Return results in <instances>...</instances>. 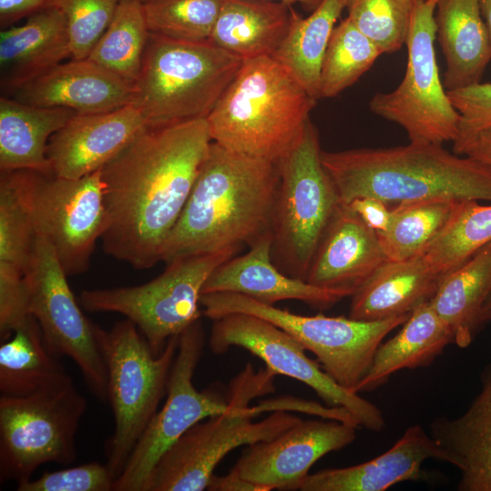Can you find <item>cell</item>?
<instances>
[{"instance_id": "f546056e", "label": "cell", "mask_w": 491, "mask_h": 491, "mask_svg": "<svg viewBox=\"0 0 491 491\" xmlns=\"http://www.w3.org/2000/svg\"><path fill=\"white\" fill-rule=\"evenodd\" d=\"M73 382L31 315L0 346V396L23 397Z\"/></svg>"}, {"instance_id": "e0dca14e", "label": "cell", "mask_w": 491, "mask_h": 491, "mask_svg": "<svg viewBox=\"0 0 491 491\" xmlns=\"http://www.w3.org/2000/svg\"><path fill=\"white\" fill-rule=\"evenodd\" d=\"M357 428L335 419H301L274 438L249 446L231 471L259 491L296 490L317 460L352 444Z\"/></svg>"}, {"instance_id": "f907efd6", "label": "cell", "mask_w": 491, "mask_h": 491, "mask_svg": "<svg viewBox=\"0 0 491 491\" xmlns=\"http://www.w3.org/2000/svg\"><path fill=\"white\" fill-rule=\"evenodd\" d=\"M285 2L289 5L301 4L305 8L314 11L321 3L322 0H276Z\"/></svg>"}, {"instance_id": "8d00e7d4", "label": "cell", "mask_w": 491, "mask_h": 491, "mask_svg": "<svg viewBox=\"0 0 491 491\" xmlns=\"http://www.w3.org/2000/svg\"><path fill=\"white\" fill-rule=\"evenodd\" d=\"M346 17L335 26L321 67L320 98H332L352 85L382 55Z\"/></svg>"}, {"instance_id": "e575fe53", "label": "cell", "mask_w": 491, "mask_h": 491, "mask_svg": "<svg viewBox=\"0 0 491 491\" xmlns=\"http://www.w3.org/2000/svg\"><path fill=\"white\" fill-rule=\"evenodd\" d=\"M149 34L141 1L120 0L113 19L87 58L134 85Z\"/></svg>"}, {"instance_id": "30bf717a", "label": "cell", "mask_w": 491, "mask_h": 491, "mask_svg": "<svg viewBox=\"0 0 491 491\" xmlns=\"http://www.w3.org/2000/svg\"><path fill=\"white\" fill-rule=\"evenodd\" d=\"M241 248L181 256L166 263L155 279L139 286L83 290L82 307L91 313L112 312L131 320L146 339L154 355L167 341L200 319L204 285L213 271Z\"/></svg>"}, {"instance_id": "f6af8a7d", "label": "cell", "mask_w": 491, "mask_h": 491, "mask_svg": "<svg viewBox=\"0 0 491 491\" xmlns=\"http://www.w3.org/2000/svg\"><path fill=\"white\" fill-rule=\"evenodd\" d=\"M52 7V0H0V25L10 27L21 18Z\"/></svg>"}, {"instance_id": "2e32d148", "label": "cell", "mask_w": 491, "mask_h": 491, "mask_svg": "<svg viewBox=\"0 0 491 491\" xmlns=\"http://www.w3.org/2000/svg\"><path fill=\"white\" fill-rule=\"evenodd\" d=\"M31 204L35 234L50 242L66 276L85 273L107 225L101 169L76 179L35 171Z\"/></svg>"}, {"instance_id": "f35d334b", "label": "cell", "mask_w": 491, "mask_h": 491, "mask_svg": "<svg viewBox=\"0 0 491 491\" xmlns=\"http://www.w3.org/2000/svg\"><path fill=\"white\" fill-rule=\"evenodd\" d=\"M414 0H347V18L383 54L406 44Z\"/></svg>"}, {"instance_id": "7a4b0ae2", "label": "cell", "mask_w": 491, "mask_h": 491, "mask_svg": "<svg viewBox=\"0 0 491 491\" xmlns=\"http://www.w3.org/2000/svg\"><path fill=\"white\" fill-rule=\"evenodd\" d=\"M279 184L276 163L212 142L161 261L254 246L271 235Z\"/></svg>"}, {"instance_id": "ba28073f", "label": "cell", "mask_w": 491, "mask_h": 491, "mask_svg": "<svg viewBox=\"0 0 491 491\" xmlns=\"http://www.w3.org/2000/svg\"><path fill=\"white\" fill-rule=\"evenodd\" d=\"M310 119L276 162L279 174L271 220V258L284 274L306 280L316 249L340 200L322 160Z\"/></svg>"}, {"instance_id": "603a6c76", "label": "cell", "mask_w": 491, "mask_h": 491, "mask_svg": "<svg viewBox=\"0 0 491 491\" xmlns=\"http://www.w3.org/2000/svg\"><path fill=\"white\" fill-rule=\"evenodd\" d=\"M479 378L480 391L462 415L440 416L429 426L442 461L460 472L458 491H491V362Z\"/></svg>"}, {"instance_id": "bcb514c9", "label": "cell", "mask_w": 491, "mask_h": 491, "mask_svg": "<svg viewBox=\"0 0 491 491\" xmlns=\"http://www.w3.org/2000/svg\"><path fill=\"white\" fill-rule=\"evenodd\" d=\"M453 151L491 166V127L481 130Z\"/></svg>"}, {"instance_id": "83f0119b", "label": "cell", "mask_w": 491, "mask_h": 491, "mask_svg": "<svg viewBox=\"0 0 491 491\" xmlns=\"http://www.w3.org/2000/svg\"><path fill=\"white\" fill-rule=\"evenodd\" d=\"M451 343H454L452 333L431 302L419 305L402 324L399 332L377 347L356 392L375 390L400 370L430 366Z\"/></svg>"}, {"instance_id": "ac0fdd59", "label": "cell", "mask_w": 491, "mask_h": 491, "mask_svg": "<svg viewBox=\"0 0 491 491\" xmlns=\"http://www.w3.org/2000/svg\"><path fill=\"white\" fill-rule=\"evenodd\" d=\"M146 126L132 104L95 114H75L49 139L51 174L76 179L101 169Z\"/></svg>"}, {"instance_id": "484cf974", "label": "cell", "mask_w": 491, "mask_h": 491, "mask_svg": "<svg viewBox=\"0 0 491 491\" xmlns=\"http://www.w3.org/2000/svg\"><path fill=\"white\" fill-rule=\"evenodd\" d=\"M436 35L446 62V91L480 83L491 60V42L479 0H439Z\"/></svg>"}, {"instance_id": "7dc6e473", "label": "cell", "mask_w": 491, "mask_h": 491, "mask_svg": "<svg viewBox=\"0 0 491 491\" xmlns=\"http://www.w3.org/2000/svg\"><path fill=\"white\" fill-rule=\"evenodd\" d=\"M210 491H259L258 487L230 471L225 476H212L207 488Z\"/></svg>"}, {"instance_id": "9a60e30c", "label": "cell", "mask_w": 491, "mask_h": 491, "mask_svg": "<svg viewBox=\"0 0 491 491\" xmlns=\"http://www.w3.org/2000/svg\"><path fill=\"white\" fill-rule=\"evenodd\" d=\"M217 355L232 346L242 347L260 358L276 376L283 375L311 387L329 406L346 409L358 426L380 432L386 426L383 412L359 393L338 385L303 346L273 323L254 315L234 313L213 320L209 338Z\"/></svg>"}, {"instance_id": "4dcf8cb0", "label": "cell", "mask_w": 491, "mask_h": 491, "mask_svg": "<svg viewBox=\"0 0 491 491\" xmlns=\"http://www.w3.org/2000/svg\"><path fill=\"white\" fill-rule=\"evenodd\" d=\"M490 292L491 242L442 276L430 300L457 346L466 348L474 341L482 326L480 313Z\"/></svg>"}, {"instance_id": "7c38bea8", "label": "cell", "mask_w": 491, "mask_h": 491, "mask_svg": "<svg viewBox=\"0 0 491 491\" xmlns=\"http://www.w3.org/2000/svg\"><path fill=\"white\" fill-rule=\"evenodd\" d=\"M438 1L414 0L403 80L369 102L372 113L400 125L415 144L454 142L459 132L460 115L441 82L435 51Z\"/></svg>"}, {"instance_id": "d6a6232c", "label": "cell", "mask_w": 491, "mask_h": 491, "mask_svg": "<svg viewBox=\"0 0 491 491\" xmlns=\"http://www.w3.org/2000/svg\"><path fill=\"white\" fill-rule=\"evenodd\" d=\"M460 201L433 199L392 205V220L377 237L386 260L401 261L422 254L446 225Z\"/></svg>"}, {"instance_id": "ab89813d", "label": "cell", "mask_w": 491, "mask_h": 491, "mask_svg": "<svg viewBox=\"0 0 491 491\" xmlns=\"http://www.w3.org/2000/svg\"><path fill=\"white\" fill-rule=\"evenodd\" d=\"M120 0H52L65 16L72 59L87 58L109 25Z\"/></svg>"}, {"instance_id": "3957f363", "label": "cell", "mask_w": 491, "mask_h": 491, "mask_svg": "<svg viewBox=\"0 0 491 491\" xmlns=\"http://www.w3.org/2000/svg\"><path fill=\"white\" fill-rule=\"evenodd\" d=\"M340 203L372 196L390 205L448 199L491 202V166L443 145L321 152Z\"/></svg>"}, {"instance_id": "4fadbf2b", "label": "cell", "mask_w": 491, "mask_h": 491, "mask_svg": "<svg viewBox=\"0 0 491 491\" xmlns=\"http://www.w3.org/2000/svg\"><path fill=\"white\" fill-rule=\"evenodd\" d=\"M50 242L36 235L24 278L28 311L56 356L70 357L90 391L107 401V371L96 338V325L82 312Z\"/></svg>"}, {"instance_id": "f1b7e54d", "label": "cell", "mask_w": 491, "mask_h": 491, "mask_svg": "<svg viewBox=\"0 0 491 491\" xmlns=\"http://www.w3.org/2000/svg\"><path fill=\"white\" fill-rule=\"evenodd\" d=\"M75 114L65 107L36 106L1 96L0 170L51 174L48 141Z\"/></svg>"}, {"instance_id": "8fae6325", "label": "cell", "mask_w": 491, "mask_h": 491, "mask_svg": "<svg viewBox=\"0 0 491 491\" xmlns=\"http://www.w3.org/2000/svg\"><path fill=\"white\" fill-rule=\"evenodd\" d=\"M86 400L74 383L23 397L0 396V480L32 478L46 463L70 465Z\"/></svg>"}, {"instance_id": "836d02e7", "label": "cell", "mask_w": 491, "mask_h": 491, "mask_svg": "<svg viewBox=\"0 0 491 491\" xmlns=\"http://www.w3.org/2000/svg\"><path fill=\"white\" fill-rule=\"evenodd\" d=\"M34 172L1 171L0 175V264L24 274L36 236L31 204Z\"/></svg>"}, {"instance_id": "8992f818", "label": "cell", "mask_w": 491, "mask_h": 491, "mask_svg": "<svg viewBox=\"0 0 491 491\" xmlns=\"http://www.w3.org/2000/svg\"><path fill=\"white\" fill-rule=\"evenodd\" d=\"M242 63L209 40L150 33L131 104L149 127L206 119Z\"/></svg>"}, {"instance_id": "1f68e13d", "label": "cell", "mask_w": 491, "mask_h": 491, "mask_svg": "<svg viewBox=\"0 0 491 491\" xmlns=\"http://www.w3.org/2000/svg\"><path fill=\"white\" fill-rule=\"evenodd\" d=\"M346 5L347 0H322L306 18L296 13L287 35L272 55L316 100L323 59Z\"/></svg>"}, {"instance_id": "60d3db41", "label": "cell", "mask_w": 491, "mask_h": 491, "mask_svg": "<svg viewBox=\"0 0 491 491\" xmlns=\"http://www.w3.org/2000/svg\"><path fill=\"white\" fill-rule=\"evenodd\" d=\"M115 479L106 464L90 462L16 484L17 491H112Z\"/></svg>"}, {"instance_id": "816d5d0a", "label": "cell", "mask_w": 491, "mask_h": 491, "mask_svg": "<svg viewBox=\"0 0 491 491\" xmlns=\"http://www.w3.org/2000/svg\"><path fill=\"white\" fill-rule=\"evenodd\" d=\"M139 1H142V0H139Z\"/></svg>"}, {"instance_id": "ffe728a7", "label": "cell", "mask_w": 491, "mask_h": 491, "mask_svg": "<svg viewBox=\"0 0 491 491\" xmlns=\"http://www.w3.org/2000/svg\"><path fill=\"white\" fill-rule=\"evenodd\" d=\"M235 293L260 303L275 306L284 300H298L312 307L326 309L349 294L314 286L280 271L271 258V235L215 268L205 281L202 295Z\"/></svg>"}, {"instance_id": "cb8c5ba5", "label": "cell", "mask_w": 491, "mask_h": 491, "mask_svg": "<svg viewBox=\"0 0 491 491\" xmlns=\"http://www.w3.org/2000/svg\"><path fill=\"white\" fill-rule=\"evenodd\" d=\"M71 57L65 19L56 7L39 11L0 34V85L5 96Z\"/></svg>"}, {"instance_id": "b9f144b4", "label": "cell", "mask_w": 491, "mask_h": 491, "mask_svg": "<svg viewBox=\"0 0 491 491\" xmlns=\"http://www.w3.org/2000/svg\"><path fill=\"white\" fill-rule=\"evenodd\" d=\"M460 115L459 132L453 150L483 129L491 127V82L446 91Z\"/></svg>"}, {"instance_id": "d6986e66", "label": "cell", "mask_w": 491, "mask_h": 491, "mask_svg": "<svg viewBox=\"0 0 491 491\" xmlns=\"http://www.w3.org/2000/svg\"><path fill=\"white\" fill-rule=\"evenodd\" d=\"M385 261L376 232L348 205L340 203L316 249L306 281L351 296Z\"/></svg>"}, {"instance_id": "52a82bcc", "label": "cell", "mask_w": 491, "mask_h": 491, "mask_svg": "<svg viewBox=\"0 0 491 491\" xmlns=\"http://www.w3.org/2000/svg\"><path fill=\"white\" fill-rule=\"evenodd\" d=\"M96 338L107 371V401L115 429L105 445L108 468L121 475L134 447L166 395L179 336H172L155 356L138 327L129 319L110 330L96 325Z\"/></svg>"}, {"instance_id": "9c48e42d", "label": "cell", "mask_w": 491, "mask_h": 491, "mask_svg": "<svg viewBox=\"0 0 491 491\" xmlns=\"http://www.w3.org/2000/svg\"><path fill=\"white\" fill-rule=\"evenodd\" d=\"M200 304L203 315L212 321L242 313L273 323L312 352L338 385L355 393L384 338L411 314L375 321L322 314L302 316L235 293L203 294Z\"/></svg>"}, {"instance_id": "74e56055", "label": "cell", "mask_w": 491, "mask_h": 491, "mask_svg": "<svg viewBox=\"0 0 491 491\" xmlns=\"http://www.w3.org/2000/svg\"><path fill=\"white\" fill-rule=\"evenodd\" d=\"M225 0H142L150 33L173 39L209 40Z\"/></svg>"}, {"instance_id": "4316f807", "label": "cell", "mask_w": 491, "mask_h": 491, "mask_svg": "<svg viewBox=\"0 0 491 491\" xmlns=\"http://www.w3.org/2000/svg\"><path fill=\"white\" fill-rule=\"evenodd\" d=\"M291 5L276 0H225L209 41L243 61L272 56L296 13Z\"/></svg>"}, {"instance_id": "5b68a950", "label": "cell", "mask_w": 491, "mask_h": 491, "mask_svg": "<svg viewBox=\"0 0 491 491\" xmlns=\"http://www.w3.org/2000/svg\"><path fill=\"white\" fill-rule=\"evenodd\" d=\"M276 375L266 367L255 372L251 365L236 376L228 394L229 407L185 431L159 458L145 491H203L220 461L241 446L270 440L301 419L287 411H274L261 421L253 398L274 390Z\"/></svg>"}, {"instance_id": "44dd1931", "label": "cell", "mask_w": 491, "mask_h": 491, "mask_svg": "<svg viewBox=\"0 0 491 491\" xmlns=\"http://www.w3.org/2000/svg\"><path fill=\"white\" fill-rule=\"evenodd\" d=\"M133 85L89 58L61 63L18 89L13 97L76 114L109 112L131 104Z\"/></svg>"}, {"instance_id": "d590c367", "label": "cell", "mask_w": 491, "mask_h": 491, "mask_svg": "<svg viewBox=\"0 0 491 491\" xmlns=\"http://www.w3.org/2000/svg\"><path fill=\"white\" fill-rule=\"evenodd\" d=\"M460 201L443 230L422 253L440 276L458 267L491 242V205Z\"/></svg>"}, {"instance_id": "c3c4849f", "label": "cell", "mask_w": 491, "mask_h": 491, "mask_svg": "<svg viewBox=\"0 0 491 491\" xmlns=\"http://www.w3.org/2000/svg\"><path fill=\"white\" fill-rule=\"evenodd\" d=\"M479 5L491 42V0H479Z\"/></svg>"}, {"instance_id": "277c9868", "label": "cell", "mask_w": 491, "mask_h": 491, "mask_svg": "<svg viewBox=\"0 0 491 491\" xmlns=\"http://www.w3.org/2000/svg\"><path fill=\"white\" fill-rule=\"evenodd\" d=\"M316 99L273 56L243 61L206 117L212 142L276 163L295 143Z\"/></svg>"}, {"instance_id": "d4e9b609", "label": "cell", "mask_w": 491, "mask_h": 491, "mask_svg": "<svg viewBox=\"0 0 491 491\" xmlns=\"http://www.w3.org/2000/svg\"><path fill=\"white\" fill-rule=\"evenodd\" d=\"M441 277L423 254L386 260L350 296L349 317L375 321L410 314L433 298Z\"/></svg>"}, {"instance_id": "7bdbcfd3", "label": "cell", "mask_w": 491, "mask_h": 491, "mask_svg": "<svg viewBox=\"0 0 491 491\" xmlns=\"http://www.w3.org/2000/svg\"><path fill=\"white\" fill-rule=\"evenodd\" d=\"M24 273L0 264V339L6 340L29 316Z\"/></svg>"}, {"instance_id": "6da1fadb", "label": "cell", "mask_w": 491, "mask_h": 491, "mask_svg": "<svg viewBox=\"0 0 491 491\" xmlns=\"http://www.w3.org/2000/svg\"><path fill=\"white\" fill-rule=\"evenodd\" d=\"M211 144L206 119L145 126L101 168L107 255L135 269L161 261Z\"/></svg>"}, {"instance_id": "7402d4cb", "label": "cell", "mask_w": 491, "mask_h": 491, "mask_svg": "<svg viewBox=\"0 0 491 491\" xmlns=\"http://www.w3.org/2000/svg\"><path fill=\"white\" fill-rule=\"evenodd\" d=\"M442 461L440 450L425 428L409 426L386 451L366 462L308 474L297 485L301 491H385L396 484L422 478L423 464Z\"/></svg>"}, {"instance_id": "681fc988", "label": "cell", "mask_w": 491, "mask_h": 491, "mask_svg": "<svg viewBox=\"0 0 491 491\" xmlns=\"http://www.w3.org/2000/svg\"><path fill=\"white\" fill-rule=\"evenodd\" d=\"M479 320L481 326L491 321V292L483 305Z\"/></svg>"}, {"instance_id": "ee69618b", "label": "cell", "mask_w": 491, "mask_h": 491, "mask_svg": "<svg viewBox=\"0 0 491 491\" xmlns=\"http://www.w3.org/2000/svg\"><path fill=\"white\" fill-rule=\"evenodd\" d=\"M376 232L387 230L392 220V205L372 196L357 197L347 204Z\"/></svg>"}, {"instance_id": "5bb4252c", "label": "cell", "mask_w": 491, "mask_h": 491, "mask_svg": "<svg viewBox=\"0 0 491 491\" xmlns=\"http://www.w3.org/2000/svg\"><path fill=\"white\" fill-rule=\"evenodd\" d=\"M205 346L197 320L179 335L163 407L155 414L114 483L113 491H145L162 455L198 422L227 411L228 397L216 388L198 391L193 377Z\"/></svg>"}]
</instances>
